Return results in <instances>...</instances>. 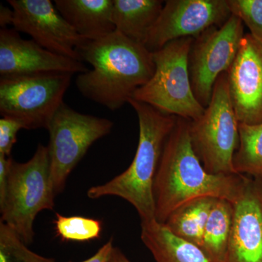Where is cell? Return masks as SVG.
I'll use <instances>...</instances> for the list:
<instances>
[{
  "label": "cell",
  "instance_id": "13",
  "mask_svg": "<svg viewBox=\"0 0 262 262\" xmlns=\"http://www.w3.org/2000/svg\"><path fill=\"white\" fill-rule=\"evenodd\" d=\"M89 70L83 62L52 53L32 39H23L14 29L0 30V77L46 72L80 75Z\"/></svg>",
  "mask_w": 262,
  "mask_h": 262
},
{
  "label": "cell",
  "instance_id": "1",
  "mask_svg": "<svg viewBox=\"0 0 262 262\" xmlns=\"http://www.w3.org/2000/svg\"><path fill=\"white\" fill-rule=\"evenodd\" d=\"M248 176L208 173L193 150L189 120L178 117L167 139L155 176L153 194L157 222L165 224L172 212L203 196L233 203L242 192Z\"/></svg>",
  "mask_w": 262,
  "mask_h": 262
},
{
  "label": "cell",
  "instance_id": "10",
  "mask_svg": "<svg viewBox=\"0 0 262 262\" xmlns=\"http://www.w3.org/2000/svg\"><path fill=\"white\" fill-rule=\"evenodd\" d=\"M231 16L227 0H168L144 46L154 52L181 38H196Z\"/></svg>",
  "mask_w": 262,
  "mask_h": 262
},
{
  "label": "cell",
  "instance_id": "4",
  "mask_svg": "<svg viewBox=\"0 0 262 262\" xmlns=\"http://www.w3.org/2000/svg\"><path fill=\"white\" fill-rule=\"evenodd\" d=\"M53 189L48 146L39 144L26 163L13 160L6 190L0 200L1 222L14 229L27 245L34 242V222L44 210H53Z\"/></svg>",
  "mask_w": 262,
  "mask_h": 262
},
{
  "label": "cell",
  "instance_id": "3",
  "mask_svg": "<svg viewBox=\"0 0 262 262\" xmlns=\"http://www.w3.org/2000/svg\"><path fill=\"white\" fill-rule=\"evenodd\" d=\"M128 103L137 115L139 144L130 166L105 184L90 188L91 199L121 198L135 208L141 222L156 220L153 185L162 155L178 117L168 115L134 98Z\"/></svg>",
  "mask_w": 262,
  "mask_h": 262
},
{
  "label": "cell",
  "instance_id": "12",
  "mask_svg": "<svg viewBox=\"0 0 262 262\" xmlns=\"http://www.w3.org/2000/svg\"><path fill=\"white\" fill-rule=\"evenodd\" d=\"M229 95L239 123L262 122V42L245 34L227 72Z\"/></svg>",
  "mask_w": 262,
  "mask_h": 262
},
{
  "label": "cell",
  "instance_id": "9",
  "mask_svg": "<svg viewBox=\"0 0 262 262\" xmlns=\"http://www.w3.org/2000/svg\"><path fill=\"white\" fill-rule=\"evenodd\" d=\"M244 34L242 20L232 15L222 27H213L194 38L188 68L193 94L198 102L206 108L220 76L232 65Z\"/></svg>",
  "mask_w": 262,
  "mask_h": 262
},
{
  "label": "cell",
  "instance_id": "20",
  "mask_svg": "<svg viewBox=\"0 0 262 262\" xmlns=\"http://www.w3.org/2000/svg\"><path fill=\"white\" fill-rule=\"evenodd\" d=\"M239 144L234 153L236 173L262 179V122L256 125L239 123Z\"/></svg>",
  "mask_w": 262,
  "mask_h": 262
},
{
  "label": "cell",
  "instance_id": "27",
  "mask_svg": "<svg viewBox=\"0 0 262 262\" xmlns=\"http://www.w3.org/2000/svg\"><path fill=\"white\" fill-rule=\"evenodd\" d=\"M13 11L6 7L1 5L0 9V26L1 28H7L8 24H13Z\"/></svg>",
  "mask_w": 262,
  "mask_h": 262
},
{
  "label": "cell",
  "instance_id": "15",
  "mask_svg": "<svg viewBox=\"0 0 262 262\" xmlns=\"http://www.w3.org/2000/svg\"><path fill=\"white\" fill-rule=\"evenodd\" d=\"M55 6L78 35L96 40L116 31L113 0H56Z\"/></svg>",
  "mask_w": 262,
  "mask_h": 262
},
{
  "label": "cell",
  "instance_id": "8",
  "mask_svg": "<svg viewBox=\"0 0 262 262\" xmlns=\"http://www.w3.org/2000/svg\"><path fill=\"white\" fill-rule=\"evenodd\" d=\"M113 121L75 111L63 103L47 130L49 133L50 168L56 195L63 192L67 179L88 150L111 132Z\"/></svg>",
  "mask_w": 262,
  "mask_h": 262
},
{
  "label": "cell",
  "instance_id": "2",
  "mask_svg": "<svg viewBox=\"0 0 262 262\" xmlns=\"http://www.w3.org/2000/svg\"><path fill=\"white\" fill-rule=\"evenodd\" d=\"M78 53L82 61L92 66L77 76L79 92L111 111L128 103L154 75L152 52L117 31L96 40H84Z\"/></svg>",
  "mask_w": 262,
  "mask_h": 262
},
{
  "label": "cell",
  "instance_id": "18",
  "mask_svg": "<svg viewBox=\"0 0 262 262\" xmlns=\"http://www.w3.org/2000/svg\"><path fill=\"white\" fill-rule=\"evenodd\" d=\"M216 199L203 196L187 202L172 212L164 225L179 238L200 248Z\"/></svg>",
  "mask_w": 262,
  "mask_h": 262
},
{
  "label": "cell",
  "instance_id": "6",
  "mask_svg": "<svg viewBox=\"0 0 262 262\" xmlns=\"http://www.w3.org/2000/svg\"><path fill=\"white\" fill-rule=\"evenodd\" d=\"M189 136L193 150L208 173H237L233 158L239 144V122L231 101L227 73L217 79L204 113L189 121Z\"/></svg>",
  "mask_w": 262,
  "mask_h": 262
},
{
  "label": "cell",
  "instance_id": "28",
  "mask_svg": "<svg viewBox=\"0 0 262 262\" xmlns=\"http://www.w3.org/2000/svg\"><path fill=\"white\" fill-rule=\"evenodd\" d=\"M108 262H131L119 248H114L111 257Z\"/></svg>",
  "mask_w": 262,
  "mask_h": 262
},
{
  "label": "cell",
  "instance_id": "17",
  "mask_svg": "<svg viewBox=\"0 0 262 262\" xmlns=\"http://www.w3.org/2000/svg\"><path fill=\"white\" fill-rule=\"evenodd\" d=\"M141 239L156 262H208L201 248L179 238L156 220L141 222Z\"/></svg>",
  "mask_w": 262,
  "mask_h": 262
},
{
  "label": "cell",
  "instance_id": "23",
  "mask_svg": "<svg viewBox=\"0 0 262 262\" xmlns=\"http://www.w3.org/2000/svg\"><path fill=\"white\" fill-rule=\"evenodd\" d=\"M232 15L242 20L250 34L262 42V0H227Z\"/></svg>",
  "mask_w": 262,
  "mask_h": 262
},
{
  "label": "cell",
  "instance_id": "24",
  "mask_svg": "<svg viewBox=\"0 0 262 262\" xmlns=\"http://www.w3.org/2000/svg\"><path fill=\"white\" fill-rule=\"evenodd\" d=\"M24 129L20 124L10 119L3 117L0 120V155L10 157L17 141V134Z\"/></svg>",
  "mask_w": 262,
  "mask_h": 262
},
{
  "label": "cell",
  "instance_id": "16",
  "mask_svg": "<svg viewBox=\"0 0 262 262\" xmlns=\"http://www.w3.org/2000/svg\"><path fill=\"white\" fill-rule=\"evenodd\" d=\"M165 2L113 0V20L117 32L144 46L159 18Z\"/></svg>",
  "mask_w": 262,
  "mask_h": 262
},
{
  "label": "cell",
  "instance_id": "22",
  "mask_svg": "<svg viewBox=\"0 0 262 262\" xmlns=\"http://www.w3.org/2000/svg\"><path fill=\"white\" fill-rule=\"evenodd\" d=\"M0 262H56L31 251L18 233L0 221Z\"/></svg>",
  "mask_w": 262,
  "mask_h": 262
},
{
  "label": "cell",
  "instance_id": "11",
  "mask_svg": "<svg viewBox=\"0 0 262 262\" xmlns=\"http://www.w3.org/2000/svg\"><path fill=\"white\" fill-rule=\"evenodd\" d=\"M15 30L28 34L45 49L82 61L78 49L86 39L60 14L51 0H8Z\"/></svg>",
  "mask_w": 262,
  "mask_h": 262
},
{
  "label": "cell",
  "instance_id": "5",
  "mask_svg": "<svg viewBox=\"0 0 262 262\" xmlns=\"http://www.w3.org/2000/svg\"><path fill=\"white\" fill-rule=\"evenodd\" d=\"M193 40L181 38L152 52L154 75L131 98L189 121L199 118L206 108L196 99L191 85L188 56Z\"/></svg>",
  "mask_w": 262,
  "mask_h": 262
},
{
  "label": "cell",
  "instance_id": "25",
  "mask_svg": "<svg viewBox=\"0 0 262 262\" xmlns=\"http://www.w3.org/2000/svg\"><path fill=\"white\" fill-rule=\"evenodd\" d=\"M12 161L13 159L11 157L0 155V200L3 199L5 195Z\"/></svg>",
  "mask_w": 262,
  "mask_h": 262
},
{
  "label": "cell",
  "instance_id": "14",
  "mask_svg": "<svg viewBox=\"0 0 262 262\" xmlns=\"http://www.w3.org/2000/svg\"><path fill=\"white\" fill-rule=\"evenodd\" d=\"M232 206L227 262H262V179L248 176Z\"/></svg>",
  "mask_w": 262,
  "mask_h": 262
},
{
  "label": "cell",
  "instance_id": "19",
  "mask_svg": "<svg viewBox=\"0 0 262 262\" xmlns=\"http://www.w3.org/2000/svg\"><path fill=\"white\" fill-rule=\"evenodd\" d=\"M232 215V203L227 200L216 199L200 246L208 262H227Z\"/></svg>",
  "mask_w": 262,
  "mask_h": 262
},
{
  "label": "cell",
  "instance_id": "21",
  "mask_svg": "<svg viewBox=\"0 0 262 262\" xmlns=\"http://www.w3.org/2000/svg\"><path fill=\"white\" fill-rule=\"evenodd\" d=\"M56 235L62 241L87 242L99 238L101 221L83 216H64L57 213L54 220Z\"/></svg>",
  "mask_w": 262,
  "mask_h": 262
},
{
  "label": "cell",
  "instance_id": "26",
  "mask_svg": "<svg viewBox=\"0 0 262 262\" xmlns=\"http://www.w3.org/2000/svg\"><path fill=\"white\" fill-rule=\"evenodd\" d=\"M114 248L115 247L113 246V239L111 238L103 245L102 247L100 248L94 256L80 262H108L111 257Z\"/></svg>",
  "mask_w": 262,
  "mask_h": 262
},
{
  "label": "cell",
  "instance_id": "7",
  "mask_svg": "<svg viewBox=\"0 0 262 262\" xmlns=\"http://www.w3.org/2000/svg\"><path fill=\"white\" fill-rule=\"evenodd\" d=\"M72 74L46 72L0 77V114L24 129H48L70 87Z\"/></svg>",
  "mask_w": 262,
  "mask_h": 262
}]
</instances>
